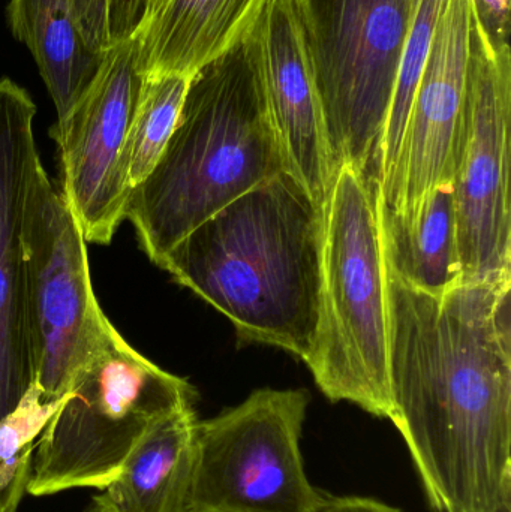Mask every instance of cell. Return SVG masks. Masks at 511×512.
Masks as SVG:
<instances>
[{
  "instance_id": "23",
  "label": "cell",
  "mask_w": 511,
  "mask_h": 512,
  "mask_svg": "<svg viewBox=\"0 0 511 512\" xmlns=\"http://www.w3.org/2000/svg\"><path fill=\"white\" fill-rule=\"evenodd\" d=\"M488 512H511V493L510 495L504 496V498Z\"/></svg>"
},
{
  "instance_id": "19",
  "label": "cell",
  "mask_w": 511,
  "mask_h": 512,
  "mask_svg": "<svg viewBox=\"0 0 511 512\" xmlns=\"http://www.w3.org/2000/svg\"><path fill=\"white\" fill-rule=\"evenodd\" d=\"M59 405H45L35 385L0 423V512H17L27 495L36 442Z\"/></svg>"
},
{
  "instance_id": "3",
  "label": "cell",
  "mask_w": 511,
  "mask_h": 512,
  "mask_svg": "<svg viewBox=\"0 0 511 512\" xmlns=\"http://www.w3.org/2000/svg\"><path fill=\"white\" fill-rule=\"evenodd\" d=\"M288 173L245 39L192 75L173 135L125 221L153 264L251 189Z\"/></svg>"
},
{
  "instance_id": "20",
  "label": "cell",
  "mask_w": 511,
  "mask_h": 512,
  "mask_svg": "<svg viewBox=\"0 0 511 512\" xmlns=\"http://www.w3.org/2000/svg\"><path fill=\"white\" fill-rule=\"evenodd\" d=\"M144 0H86L87 20L104 50L131 38Z\"/></svg>"
},
{
  "instance_id": "8",
  "label": "cell",
  "mask_w": 511,
  "mask_h": 512,
  "mask_svg": "<svg viewBox=\"0 0 511 512\" xmlns=\"http://www.w3.org/2000/svg\"><path fill=\"white\" fill-rule=\"evenodd\" d=\"M306 390L261 388L198 421L191 512H317L326 493L303 462Z\"/></svg>"
},
{
  "instance_id": "12",
  "label": "cell",
  "mask_w": 511,
  "mask_h": 512,
  "mask_svg": "<svg viewBox=\"0 0 511 512\" xmlns=\"http://www.w3.org/2000/svg\"><path fill=\"white\" fill-rule=\"evenodd\" d=\"M245 44L287 171L324 212L336 174L297 0H267Z\"/></svg>"
},
{
  "instance_id": "21",
  "label": "cell",
  "mask_w": 511,
  "mask_h": 512,
  "mask_svg": "<svg viewBox=\"0 0 511 512\" xmlns=\"http://www.w3.org/2000/svg\"><path fill=\"white\" fill-rule=\"evenodd\" d=\"M473 11L491 47L510 50V0H473Z\"/></svg>"
},
{
  "instance_id": "13",
  "label": "cell",
  "mask_w": 511,
  "mask_h": 512,
  "mask_svg": "<svg viewBox=\"0 0 511 512\" xmlns=\"http://www.w3.org/2000/svg\"><path fill=\"white\" fill-rule=\"evenodd\" d=\"M35 102L0 78V423L35 385L26 321L23 228L33 177L42 167Z\"/></svg>"
},
{
  "instance_id": "1",
  "label": "cell",
  "mask_w": 511,
  "mask_h": 512,
  "mask_svg": "<svg viewBox=\"0 0 511 512\" xmlns=\"http://www.w3.org/2000/svg\"><path fill=\"white\" fill-rule=\"evenodd\" d=\"M390 421L434 512H488L511 493V277L443 295L384 268Z\"/></svg>"
},
{
  "instance_id": "15",
  "label": "cell",
  "mask_w": 511,
  "mask_h": 512,
  "mask_svg": "<svg viewBox=\"0 0 511 512\" xmlns=\"http://www.w3.org/2000/svg\"><path fill=\"white\" fill-rule=\"evenodd\" d=\"M189 402L156 421L90 512H191L198 418Z\"/></svg>"
},
{
  "instance_id": "2",
  "label": "cell",
  "mask_w": 511,
  "mask_h": 512,
  "mask_svg": "<svg viewBox=\"0 0 511 512\" xmlns=\"http://www.w3.org/2000/svg\"><path fill=\"white\" fill-rule=\"evenodd\" d=\"M323 239V210L281 173L198 225L158 267L227 316L243 342L306 361L320 315Z\"/></svg>"
},
{
  "instance_id": "17",
  "label": "cell",
  "mask_w": 511,
  "mask_h": 512,
  "mask_svg": "<svg viewBox=\"0 0 511 512\" xmlns=\"http://www.w3.org/2000/svg\"><path fill=\"white\" fill-rule=\"evenodd\" d=\"M384 268L407 285L443 295L462 285L453 182L432 189L413 215L377 201Z\"/></svg>"
},
{
  "instance_id": "11",
  "label": "cell",
  "mask_w": 511,
  "mask_h": 512,
  "mask_svg": "<svg viewBox=\"0 0 511 512\" xmlns=\"http://www.w3.org/2000/svg\"><path fill=\"white\" fill-rule=\"evenodd\" d=\"M473 0H446L408 114L398 161L377 201L413 215L426 195L452 182L473 44Z\"/></svg>"
},
{
  "instance_id": "24",
  "label": "cell",
  "mask_w": 511,
  "mask_h": 512,
  "mask_svg": "<svg viewBox=\"0 0 511 512\" xmlns=\"http://www.w3.org/2000/svg\"><path fill=\"white\" fill-rule=\"evenodd\" d=\"M81 512H90V507H89V505H87V507H86V508H84V510H83V511H81Z\"/></svg>"
},
{
  "instance_id": "18",
  "label": "cell",
  "mask_w": 511,
  "mask_h": 512,
  "mask_svg": "<svg viewBox=\"0 0 511 512\" xmlns=\"http://www.w3.org/2000/svg\"><path fill=\"white\" fill-rule=\"evenodd\" d=\"M192 77L143 78L129 131L126 170L129 185H140L155 168L176 128Z\"/></svg>"
},
{
  "instance_id": "6",
  "label": "cell",
  "mask_w": 511,
  "mask_h": 512,
  "mask_svg": "<svg viewBox=\"0 0 511 512\" xmlns=\"http://www.w3.org/2000/svg\"><path fill=\"white\" fill-rule=\"evenodd\" d=\"M419 0H297L333 171L377 182L396 74Z\"/></svg>"
},
{
  "instance_id": "4",
  "label": "cell",
  "mask_w": 511,
  "mask_h": 512,
  "mask_svg": "<svg viewBox=\"0 0 511 512\" xmlns=\"http://www.w3.org/2000/svg\"><path fill=\"white\" fill-rule=\"evenodd\" d=\"M332 402L390 420L389 316L377 218V182L336 171L324 207L320 315L305 361Z\"/></svg>"
},
{
  "instance_id": "9",
  "label": "cell",
  "mask_w": 511,
  "mask_h": 512,
  "mask_svg": "<svg viewBox=\"0 0 511 512\" xmlns=\"http://www.w3.org/2000/svg\"><path fill=\"white\" fill-rule=\"evenodd\" d=\"M511 50L476 24L456 140V228L462 285L511 277Z\"/></svg>"
},
{
  "instance_id": "16",
  "label": "cell",
  "mask_w": 511,
  "mask_h": 512,
  "mask_svg": "<svg viewBox=\"0 0 511 512\" xmlns=\"http://www.w3.org/2000/svg\"><path fill=\"white\" fill-rule=\"evenodd\" d=\"M6 23L29 48L57 119H63L89 89L108 51L93 35L86 0H9Z\"/></svg>"
},
{
  "instance_id": "5",
  "label": "cell",
  "mask_w": 511,
  "mask_h": 512,
  "mask_svg": "<svg viewBox=\"0 0 511 512\" xmlns=\"http://www.w3.org/2000/svg\"><path fill=\"white\" fill-rule=\"evenodd\" d=\"M195 400L188 381L147 360L117 331L42 430L27 493L104 489L156 421Z\"/></svg>"
},
{
  "instance_id": "7",
  "label": "cell",
  "mask_w": 511,
  "mask_h": 512,
  "mask_svg": "<svg viewBox=\"0 0 511 512\" xmlns=\"http://www.w3.org/2000/svg\"><path fill=\"white\" fill-rule=\"evenodd\" d=\"M23 255L35 387L56 406L117 330L93 292L83 230L44 167L27 197Z\"/></svg>"
},
{
  "instance_id": "14",
  "label": "cell",
  "mask_w": 511,
  "mask_h": 512,
  "mask_svg": "<svg viewBox=\"0 0 511 512\" xmlns=\"http://www.w3.org/2000/svg\"><path fill=\"white\" fill-rule=\"evenodd\" d=\"M267 0H144L132 32L141 77H192L236 47Z\"/></svg>"
},
{
  "instance_id": "10",
  "label": "cell",
  "mask_w": 511,
  "mask_h": 512,
  "mask_svg": "<svg viewBox=\"0 0 511 512\" xmlns=\"http://www.w3.org/2000/svg\"><path fill=\"white\" fill-rule=\"evenodd\" d=\"M141 80L134 41L117 42L80 101L50 131L59 152V188L87 243L110 245L125 221L131 194L126 149Z\"/></svg>"
},
{
  "instance_id": "22",
  "label": "cell",
  "mask_w": 511,
  "mask_h": 512,
  "mask_svg": "<svg viewBox=\"0 0 511 512\" xmlns=\"http://www.w3.org/2000/svg\"><path fill=\"white\" fill-rule=\"evenodd\" d=\"M317 512H404L366 496H329Z\"/></svg>"
}]
</instances>
